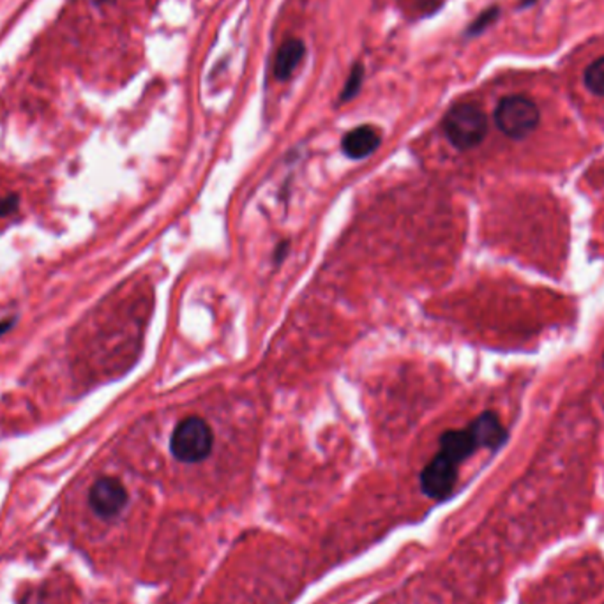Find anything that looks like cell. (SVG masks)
Masks as SVG:
<instances>
[{
    "label": "cell",
    "instance_id": "obj_6",
    "mask_svg": "<svg viewBox=\"0 0 604 604\" xmlns=\"http://www.w3.org/2000/svg\"><path fill=\"white\" fill-rule=\"evenodd\" d=\"M477 442L479 447H490V449H497L504 444L506 440V429L502 428L500 420L491 414V412H486L482 416L475 419L470 428H468Z\"/></svg>",
    "mask_w": 604,
    "mask_h": 604
},
{
    "label": "cell",
    "instance_id": "obj_1",
    "mask_svg": "<svg viewBox=\"0 0 604 604\" xmlns=\"http://www.w3.org/2000/svg\"><path fill=\"white\" fill-rule=\"evenodd\" d=\"M214 444L211 426L200 418H187L177 424L172 433V455L183 464H198L205 460Z\"/></svg>",
    "mask_w": 604,
    "mask_h": 604
},
{
    "label": "cell",
    "instance_id": "obj_3",
    "mask_svg": "<svg viewBox=\"0 0 604 604\" xmlns=\"http://www.w3.org/2000/svg\"><path fill=\"white\" fill-rule=\"evenodd\" d=\"M495 122L509 139H525L539 124V110L536 103L525 95H509L499 103Z\"/></svg>",
    "mask_w": 604,
    "mask_h": 604
},
{
    "label": "cell",
    "instance_id": "obj_2",
    "mask_svg": "<svg viewBox=\"0 0 604 604\" xmlns=\"http://www.w3.org/2000/svg\"><path fill=\"white\" fill-rule=\"evenodd\" d=\"M444 131L456 149L468 150L472 147H477L486 137V115L475 104H456L444 119Z\"/></svg>",
    "mask_w": 604,
    "mask_h": 604
},
{
    "label": "cell",
    "instance_id": "obj_12",
    "mask_svg": "<svg viewBox=\"0 0 604 604\" xmlns=\"http://www.w3.org/2000/svg\"><path fill=\"white\" fill-rule=\"evenodd\" d=\"M18 205H20V198L18 194H7V196H2L0 198V218H5L13 212L18 211Z\"/></svg>",
    "mask_w": 604,
    "mask_h": 604
},
{
    "label": "cell",
    "instance_id": "obj_4",
    "mask_svg": "<svg viewBox=\"0 0 604 604\" xmlns=\"http://www.w3.org/2000/svg\"><path fill=\"white\" fill-rule=\"evenodd\" d=\"M456 466L458 464H455L446 455L438 453L428 465L424 466L420 473L422 491L428 497L437 499V500L446 499L456 484V477H458Z\"/></svg>",
    "mask_w": 604,
    "mask_h": 604
},
{
    "label": "cell",
    "instance_id": "obj_8",
    "mask_svg": "<svg viewBox=\"0 0 604 604\" xmlns=\"http://www.w3.org/2000/svg\"><path fill=\"white\" fill-rule=\"evenodd\" d=\"M380 145V135L378 131L372 128V126H361L352 130L350 133H347V137L343 139V152L350 158V159H365L370 154L376 150V147Z\"/></svg>",
    "mask_w": 604,
    "mask_h": 604
},
{
    "label": "cell",
    "instance_id": "obj_10",
    "mask_svg": "<svg viewBox=\"0 0 604 604\" xmlns=\"http://www.w3.org/2000/svg\"><path fill=\"white\" fill-rule=\"evenodd\" d=\"M585 86L596 95L604 97V57L592 62L585 71Z\"/></svg>",
    "mask_w": 604,
    "mask_h": 604
},
{
    "label": "cell",
    "instance_id": "obj_5",
    "mask_svg": "<svg viewBox=\"0 0 604 604\" xmlns=\"http://www.w3.org/2000/svg\"><path fill=\"white\" fill-rule=\"evenodd\" d=\"M89 504L99 518L110 519L126 508L128 491L119 479L101 477L94 482L89 491Z\"/></svg>",
    "mask_w": 604,
    "mask_h": 604
},
{
    "label": "cell",
    "instance_id": "obj_14",
    "mask_svg": "<svg viewBox=\"0 0 604 604\" xmlns=\"http://www.w3.org/2000/svg\"><path fill=\"white\" fill-rule=\"evenodd\" d=\"M14 326V322L13 320H4V322H0V336H4L11 327Z\"/></svg>",
    "mask_w": 604,
    "mask_h": 604
},
{
    "label": "cell",
    "instance_id": "obj_9",
    "mask_svg": "<svg viewBox=\"0 0 604 604\" xmlns=\"http://www.w3.org/2000/svg\"><path fill=\"white\" fill-rule=\"evenodd\" d=\"M304 57V43L299 40H290L279 48L275 62V75L278 80H288Z\"/></svg>",
    "mask_w": 604,
    "mask_h": 604
},
{
    "label": "cell",
    "instance_id": "obj_11",
    "mask_svg": "<svg viewBox=\"0 0 604 604\" xmlns=\"http://www.w3.org/2000/svg\"><path fill=\"white\" fill-rule=\"evenodd\" d=\"M363 77H365V71H363V66H356L345 84V89L341 93V101H348L352 99L356 94L359 93L361 89V84H363Z\"/></svg>",
    "mask_w": 604,
    "mask_h": 604
},
{
    "label": "cell",
    "instance_id": "obj_7",
    "mask_svg": "<svg viewBox=\"0 0 604 604\" xmlns=\"http://www.w3.org/2000/svg\"><path fill=\"white\" fill-rule=\"evenodd\" d=\"M477 447L479 446L470 429H453V431H446L440 437L438 453L446 455L447 458H451L455 464L460 465Z\"/></svg>",
    "mask_w": 604,
    "mask_h": 604
},
{
    "label": "cell",
    "instance_id": "obj_13",
    "mask_svg": "<svg viewBox=\"0 0 604 604\" xmlns=\"http://www.w3.org/2000/svg\"><path fill=\"white\" fill-rule=\"evenodd\" d=\"M288 251V248H286V242H283V244H279L278 248V253H276V257H275V260H278V262H281L283 260V257H284V253Z\"/></svg>",
    "mask_w": 604,
    "mask_h": 604
}]
</instances>
